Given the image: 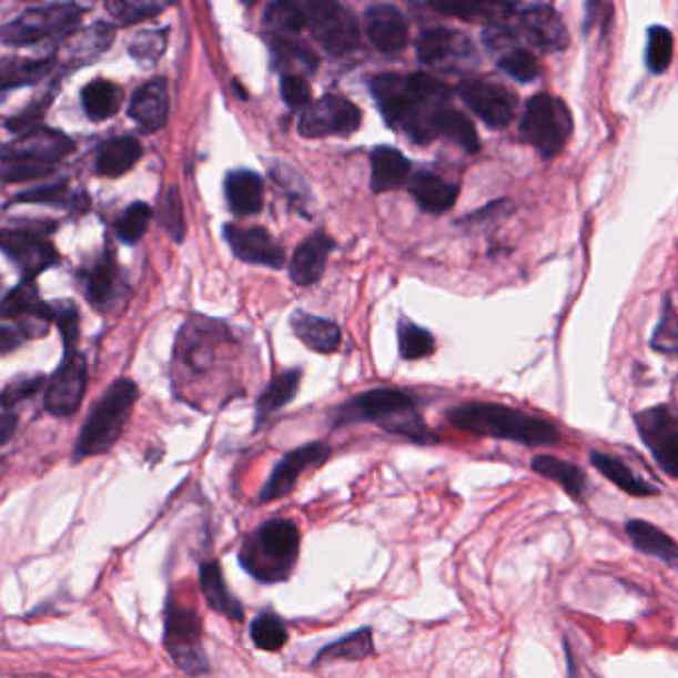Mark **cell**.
Here are the masks:
<instances>
[{
    "label": "cell",
    "instance_id": "cell-1",
    "mask_svg": "<svg viewBox=\"0 0 678 678\" xmlns=\"http://www.w3.org/2000/svg\"><path fill=\"white\" fill-rule=\"evenodd\" d=\"M374 100L392 130H401L412 142L426 145L438 138L436 122L446 105L452 104V90L428 72L378 74L371 82Z\"/></svg>",
    "mask_w": 678,
    "mask_h": 678
},
{
    "label": "cell",
    "instance_id": "cell-16",
    "mask_svg": "<svg viewBox=\"0 0 678 678\" xmlns=\"http://www.w3.org/2000/svg\"><path fill=\"white\" fill-rule=\"evenodd\" d=\"M4 255L20 269L24 281L39 277L42 271L57 265L58 253L42 233L37 230H7L0 235Z\"/></svg>",
    "mask_w": 678,
    "mask_h": 678
},
{
    "label": "cell",
    "instance_id": "cell-57",
    "mask_svg": "<svg viewBox=\"0 0 678 678\" xmlns=\"http://www.w3.org/2000/svg\"><path fill=\"white\" fill-rule=\"evenodd\" d=\"M17 424H19V418L12 412L4 411L2 421H0V444H9L12 434L17 431Z\"/></svg>",
    "mask_w": 678,
    "mask_h": 678
},
{
    "label": "cell",
    "instance_id": "cell-28",
    "mask_svg": "<svg viewBox=\"0 0 678 678\" xmlns=\"http://www.w3.org/2000/svg\"><path fill=\"white\" fill-rule=\"evenodd\" d=\"M371 190L374 193L394 192L411 180V162L404 153L388 145L374 148L371 153Z\"/></svg>",
    "mask_w": 678,
    "mask_h": 678
},
{
    "label": "cell",
    "instance_id": "cell-13",
    "mask_svg": "<svg viewBox=\"0 0 678 678\" xmlns=\"http://www.w3.org/2000/svg\"><path fill=\"white\" fill-rule=\"evenodd\" d=\"M361 124H363V112L358 105L346 98L326 94L303 112L298 122V132L303 138L311 140L328 138V135L346 138L354 134Z\"/></svg>",
    "mask_w": 678,
    "mask_h": 678
},
{
    "label": "cell",
    "instance_id": "cell-46",
    "mask_svg": "<svg viewBox=\"0 0 678 678\" xmlns=\"http://www.w3.org/2000/svg\"><path fill=\"white\" fill-rule=\"evenodd\" d=\"M273 52L279 64L296 67L301 72L313 74L318 67L315 52L305 42L296 39H273Z\"/></svg>",
    "mask_w": 678,
    "mask_h": 678
},
{
    "label": "cell",
    "instance_id": "cell-51",
    "mask_svg": "<svg viewBox=\"0 0 678 678\" xmlns=\"http://www.w3.org/2000/svg\"><path fill=\"white\" fill-rule=\"evenodd\" d=\"M165 44H168L165 30H144L130 40L128 50L138 62L153 64L158 58L162 57Z\"/></svg>",
    "mask_w": 678,
    "mask_h": 678
},
{
    "label": "cell",
    "instance_id": "cell-41",
    "mask_svg": "<svg viewBox=\"0 0 678 678\" xmlns=\"http://www.w3.org/2000/svg\"><path fill=\"white\" fill-rule=\"evenodd\" d=\"M249 637L259 650L277 652L287 645L289 630L283 619L273 611L261 613L249 627Z\"/></svg>",
    "mask_w": 678,
    "mask_h": 678
},
{
    "label": "cell",
    "instance_id": "cell-32",
    "mask_svg": "<svg viewBox=\"0 0 678 678\" xmlns=\"http://www.w3.org/2000/svg\"><path fill=\"white\" fill-rule=\"evenodd\" d=\"M142 158V145L132 135H118L98 150L97 172L104 178H120Z\"/></svg>",
    "mask_w": 678,
    "mask_h": 678
},
{
    "label": "cell",
    "instance_id": "cell-20",
    "mask_svg": "<svg viewBox=\"0 0 678 678\" xmlns=\"http://www.w3.org/2000/svg\"><path fill=\"white\" fill-rule=\"evenodd\" d=\"M0 313L4 318H19L22 333L27 336H44L50 321H54L52 306L40 301L39 291L32 281H24L12 289L2 301Z\"/></svg>",
    "mask_w": 678,
    "mask_h": 678
},
{
    "label": "cell",
    "instance_id": "cell-29",
    "mask_svg": "<svg viewBox=\"0 0 678 678\" xmlns=\"http://www.w3.org/2000/svg\"><path fill=\"white\" fill-rule=\"evenodd\" d=\"M589 459H591L593 468L630 497L659 496V487L640 478L639 474H635V469L630 468L629 464H625L621 458L605 454V452H591Z\"/></svg>",
    "mask_w": 678,
    "mask_h": 678
},
{
    "label": "cell",
    "instance_id": "cell-33",
    "mask_svg": "<svg viewBox=\"0 0 678 678\" xmlns=\"http://www.w3.org/2000/svg\"><path fill=\"white\" fill-rule=\"evenodd\" d=\"M517 4L512 2H434L432 9L446 17H456L476 24H496L514 17Z\"/></svg>",
    "mask_w": 678,
    "mask_h": 678
},
{
    "label": "cell",
    "instance_id": "cell-58",
    "mask_svg": "<svg viewBox=\"0 0 678 678\" xmlns=\"http://www.w3.org/2000/svg\"><path fill=\"white\" fill-rule=\"evenodd\" d=\"M20 333H17L14 328H10V326H2V331H0V351L7 354L14 348V346H19Z\"/></svg>",
    "mask_w": 678,
    "mask_h": 678
},
{
    "label": "cell",
    "instance_id": "cell-24",
    "mask_svg": "<svg viewBox=\"0 0 678 678\" xmlns=\"http://www.w3.org/2000/svg\"><path fill=\"white\" fill-rule=\"evenodd\" d=\"M200 589L211 611L223 615V617H227L231 621L243 623V619H245V607L230 591L217 559L201 561Z\"/></svg>",
    "mask_w": 678,
    "mask_h": 678
},
{
    "label": "cell",
    "instance_id": "cell-10",
    "mask_svg": "<svg viewBox=\"0 0 678 678\" xmlns=\"http://www.w3.org/2000/svg\"><path fill=\"white\" fill-rule=\"evenodd\" d=\"M308 29L313 32L321 49L328 54L344 57L353 52L358 42V27L353 12L338 2H306Z\"/></svg>",
    "mask_w": 678,
    "mask_h": 678
},
{
    "label": "cell",
    "instance_id": "cell-47",
    "mask_svg": "<svg viewBox=\"0 0 678 678\" xmlns=\"http://www.w3.org/2000/svg\"><path fill=\"white\" fill-rule=\"evenodd\" d=\"M497 67L502 68V72H506L507 77L514 78L522 84H529L542 74L537 57L524 49L509 50L506 54H502L497 60Z\"/></svg>",
    "mask_w": 678,
    "mask_h": 678
},
{
    "label": "cell",
    "instance_id": "cell-4",
    "mask_svg": "<svg viewBox=\"0 0 678 678\" xmlns=\"http://www.w3.org/2000/svg\"><path fill=\"white\" fill-rule=\"evenodd\" d=\"M348 422H373L383 431L408 438L416 444L438 442L436 434L424 424L416 402L396 388H374L346 402L336 412V426Z\"/></svg>",
    "mask_w": 678,
    "mask_h": 678
},
{
    "label": "cell",
    "instance_id": "cell-45",
    "mask_svg": "<svg viewBox=\"0 0 678 678\" xmlns=\"http://www.w3.org/2000/svg\"><path fill=\"white\" fill-rule=\"evenodd\" d=\"M152 208L142 201H135L130 208H125L120 220L115 221V235L125 245H135L142 240L150 221H152Z\"/></svg>",
    "mask_w": 678,
    "mask_h": 678
},
{
    "label": "cell",
    "instance_id": "cell-26",
    "mask_svg": "<svg viewBox=\"0 0 678 678\" xmlns=\"http://www.w3.org/2000/svg\"><path fill=\"white\" fill-rule=\"evenodd\" d=\"M408 190L422 210L434 213V215L452 210L459 195V188L456 183L448 182L431 172L414 173L408 183Z\"/></svg>",
    "mask_w": 678,
    "mask_h": 678
},
{
    "label": "cell",
    "instance_id": "cell-52",
    "mask_svg": "<svg viewBox=\"0 0 678 678\" xmlns=\"http://www.w3.org/2000/svg\"><path fill=\"white\" fill-rule=\"evenodd\" d=\"M281 97L285 100V104L293 110H301V108H308L311 105V84L303 74H283L281 80Z\"/></svg>",
    "mask_w": 678,
    "mask_h": 678
},
{
    "label": "cell",
    "instance_id": "cell-50",
    "mask_svg": "<svg viewBox=\"0 0 678 678\" xmlns=\"http://www.w3.org/2000/svg\"><path fill=\"white\" fill-rule=\"evenodd\" d=\"M650 344L657 353L678 354V315L677 311L670 305L669 298L665 303L659 325L652 333Z\"/></svg>",
    "mask_w": 678,
    "mask_h": 678
},
{
    "label": "cell",
    "instance_id": "cell-2",
    "mask_svg": "<svg viewBox=\"0 0 678 678\" xmlns=\"http://www.w3.org/2000/svg\"><path fill=\"white\" fill-rule=\"evenodd\" d=\"M448 422L472 436L507 439L524 446H557L561 434L554 424L529 412L496 402H466L448 412Z\"/></svg>",
    "mask_w": 678,
    "mask_h": 678
},
{
    "label": "cell",
    "instance_id": "cell-40",
    "mask_svg": "<svg viewBox=\"0 0 678 678\" xmlns=\"http://www.w3.org/2000/svg\"><path fill=\"white\" fill-rule=\"evenodd\" d=\"M118 287V265L115 259L105 253L87 275V296L92 306H104L112 301Z\"/></svg>",
    "mask_w": 678,
    "mask_h": 678
},
{
    "label": "cell",
    "instance_id": "cell-7",
    "mask_svg": "<svg viewBox=\"0 0 678 678\" xmlns=\"http://www.w3.org/2000/svg\"><path fill=\"white\" fill-rule=\"evenodd\" d=\"M574 134V115L561 98L539 92L527 100L526 110L519 122V135L526 144L551 160L564 152Z\"/></svg>",
    "mask_w": 678,
    "mask_h": 678
},
{
    "label": "cell",
    "instance_id": "cell-3",
    "mask_svg": "<svg viewBox=\"0 0 678 678\" xmlns=\"http://www.w3.org/2000/svg\"><path fill=\"white\" fill-rule=\"evenodd\" d=\"M301 555V532L293 519L273 517L241 542V569L263 585L287 581Z\"/></svg>",
    "mask_w": 678,
    "mask_h": 678
},
{
    "label": "cell",
    "instance_id": "cell-18",
    "mask_svg": "<svg viewBox=\"0 0 678 678\" xmlns=\"http://www.w3.org/2000/svg\"><path fill=\"white\" fill-rule=\"evenodd\" d=\"M416 52L422 64L428 67L454 68L476 60V49L468 34L446 27L422 30Z\"/></svg>",
    "mask_w": 678,
    "mask_h": 678
},
{
    "label": "cell",
    "instance_id": "cell-17",
    "mask_svg": "<svg viewBox=\"0 0 678 678\" xmlns=\"http://www.w3.org/2000/svg\"><path fill=\"white\" fill-rule=\"evenodd\" d=\"M88 386V366L82 354L62 361L58 373L50 378L44 394V408L57 418H70L84 401Z\"/></svg>",
    "mask_w": 678,
    "mask_h": 678
},
{
    "label": "cell",
    "instance_id": "cell-53",
    "mask_svg": "<svg viewBox=\"0 0 678 678\" xmlns=\"http://www.w3.org/2000/svg\"><path fill=\"white\" fill-rule=\"evenodd\" d=\"M52 92H49L47 97L39 100V102H34V104H30L27 110H22L19 115H12L9 118L4 125H7V130L12 132V134L24 135L32 132V130H37L40 128V120H42V115H44V110H47V105H50L52 102Z\"/></svg>",
    "mask_w": 678,
    "mask_h": 678
},
{
    "label": "cell",
    "instance_id": "cell-27",
    "mask_svg": "<svg viewBox=\"0 0 678 678\" xmlns=\"http://www.w3.org/2000/svg\"><path fill=\"white\" fill-rule=\"evenodd\" d=\"M625 534L629 537L630 544L635 545V549H639L640 554L660 559V561L678 569V542L672 539L667 532H662L660 527L652 526V524L642 522V519H629L625 524Z\"/></svg>",
    "mask_w": 678,
    "mask_h": 678
},
{
    "label": "cell",
    "instance_id": "cell-36",
    "mask_svg": "<svg viewBox=\"0 0 678 678\" xmlns=\"http://www.w3.org/2000/svg\"><path fill=\"white\" fill-rule=\"evenodd\" d=\"M263 24L273 39H295L301 30L308 27L306 4L273 2L263 14Z\"/></svg>",
    "mask_w": 678,
    "mask_h": 678
},
{
    "label": "cell",
    "instance_id": "cell-14",
    "mask_svg": "<svg viewBox=\"0 0 678 678\" xmlns=\"http://www.w3.org/2000/svg\"><path fill=\"white\" fill-rule=\"evenodd\" d=\"M514 19L519 39L527 40L534 49L561 52L569 47V30L554 7L544 2L517 4Z\"/></svg>",
    "mask_w": 678,
    "mask_h": 678
},
{
    "label": "cell",
    "instance_id": "cell-48",
    "mask_svg": "<svg viewBox=\"0 0 678 678\" xmlns=\"http://www.w3.org/2000/svg\"><path fill=\"white\" fill-rule=\"evenodd\" d=\"M165 9H168V4L150 2V0H112V2H105V10L120 24H134L140 20L152 19Z\"/></svg>",
    "mask_w": 678,
    "mask_h": 678
},
{
    "label": "cell",
    "instance_id": "cell-11",
    "mask_svg": "<svg viewBox=\"0 0 678 678\" xmlns=\"http://www.w3.org/2000/svg\"><path fill=\"white\" fill-rule=\"evenodd\" d=\"M458 97L492 130H504L512 124L519 104L509 88L486 78L462 80Z\"/></svg>",
    "mask_w": 678,
    "mask_h": 678
},
{
    "label": "cell",
    "instance_id": "cell-49",
    "mask_svg": "<svg viewBox=\"0 0 678 678\" xmlns=\"http://www.w3.org/2000/svg\"><path fill=\"white\" fill-rule=\"evenodd\" d=\"M52 313H54V323L60 328L64 351H67L64 361H68V358L77 356V344L78 338H80V315H78L77 305L70 303V301H60L57 305H52Z\"/></svg>",
    "mask_w": 678,
    "mask_h": 678
},
{
    "label": "cell",
    "instance_id": "cell-30",
    "mask_svg": "<svg viewBox=\"0 0 678 678\" xmlns=\"http://www.w3.org/2000/svg\"><path fill=\"white\" fill-rule=\"evenodd\" d=\"M532 469L542 478L551 479L564 489L567 496L577 504H585L587 496V474L585 469L575 466L567 459L555 458L547 454H539L532 459Z\"/></svg>",
    "mask_w": 678,
    "mask_h": 678
},
{
    "label": "cell",
    "instance_id": "cell-37",
    "mask_svg": "<svg viewBox=\"0 0 678 678\" xmlns=\"http://www.w3.org/2000/svg\"><path fill=\"white\" fill-rule=\"evenodd\" d=\"M438 138L448 140L452 144L459 145L464 152L476 153L479 150L478 132L469 122L466 114H462L454 105L449 104L439 112L436 122Z\"/></svg>",
    "mask_w": 678,
    "mask_h": 678
},
{
    "label": "cell",
    "instance_id": "cell-42",
    "mask_svg": "<svg viewBox=\"0 0 678 678\" xmlns=\"http://www.w3.org/2000/svg\"><path fill=\"white\" fill-rule=\"evenodd\" d=\"M49 60H30V58H4L2 60V90L27 87L49 77Z\"/></svg>",
    "mask_w": 678,
    "mask_h": 678
},
{
    "label": "cell",
    "instance_id": "cell-54",
    "mask_svg": "<svg viewBox=\"0 0 678 678\" xmlns=\"http://www.w3.org/2000/svg\"><path fill=\"white\" fill-rule=\"evenodd\" d=\"M42 383H44L42 376H20V378L10 381V383L4 386L2 396H0L2 408H4V411H10V408L17 406L19 402L27 401L32 394L39 392Z\"/></svg>",
    "mask_w": 678,
    "mask_h": 678
},
{
    "label": "cell",
    "instance_id": "cell-35",
    "mask_svg": "<svg viewBox=\"0 0 678 678\" xmlns=\"http://www.w3.org/2000/svg\"><path fill=\"white\" fill-rule=\"evenodd\" d=\"M82 108L90 120L102 122L118 114L124 102V92L110 80H92L82 88Z\"/></svg>",
    "mask_w": 678,
    "mask_h": 678
},
{
    "label": "cell",
    "instance_id": "cell-19",
    "mask_svg": "<svg viewBox=\"0 0 678 678\" xmlns=\"http://www.w3.org/2000/svg\"><path fill=\"white\" fill-rule=\"evenodd\" d=\"M223 237L227 241L233 255L243 263L269 269L285 267V251L263 227L225 225Z\"/></svg>",
    "mask_w": 678,
    "mask_h": 678
},
{
    "label": "cell",
    "instance_id": "cell-5",
    "mask_svg": "<svg viewBox=\"0 0 678 678\" xmlns=\"http://www.w3.org/2000/svg\"><path fill=\"white\" fill-rule=\"evenodd\" d=\"M138 386L130 378H118L97 406L88 414L82 431L78 434L77 446L72 452V462L102 456L114 448L115 442L122 438L125 424L130 421L138 402Z\"/></svg>",
    "mask_w": 678,
    "mask_h": 678
},
{
    "label": "cell",
    "instance_id": "cell-15",
    "mask_svg": "<svg viewBox=\"0 0 678 678\" xmlns=\"http://www.w3.org/2000/svg\"><path fill=\"white\" fill-rule=\"evenodd\" d=\"M74 150L68 135L52 128H37L29 134L19 135L14 142L4 145L2 163H27L40 168H54V163L64 160Z\"/></svg>",
    "mask_w": 678,
    "mask_h": 678
},
{
    "label": "cell",
    "instance_id": "cell-39",
    "mask_svg": "<svg viewBox=\"0 0 678 678\" xmlns=\"http://www.w3.org/2000/svg\"><path fill=\"white\" fill-rule=\"evenodd\" d=\"M114 40V30L110 29L104 22H98L90 27L87 32L77 34L68 42V58L72 64H84L88 60L102 54Z\"/></svg>",
    "mask_w": 678,
    "mask_h": 678
},
{
    "label": "cell",
    "instance_id": "cell-38",
    "mask_svg": "<svg viewBox=\"0 0 678 678\" xmlns=\"http://www.w3.org/2000/svg\"><path fill=\"white\" fill-rule=\"evenodd\" d=\"M301 376H303V373L298 368H293V371L279 374L277 378H273V383L269 384L267 391L259 396L257 424H261L271 414L281 411L283 406H287L289 402H293L296 392H298V386H301Z\"/></svg>",
    "mask_w": 678,
    "mask_h": 678
},
{
    "label": "cell",
    "instance_id": "cell-56",
    "mask_svg": "<svg viewBox=\"0 0 678 678\" xmlns=\"http://www.w3.org/2000/svg\"><path fill=\"white\" fill-rule=\"evenodd\" d=\"M19 203H42V205H64L68 201V183L58 182L50 185H42L37 190L20 193L19 198H14Z\"/></svg>",
    "mask_w": 678,
    "mask_h": 678
},
{
    "label": "cell",
    "instance_id": "cell-31",
    "mask_svg": "<svg viewBox=\"0 0 678 678\" xmlns=\"http://www.w3.org/2000/svg\"><path fill=\"white\" fill-rule=\"evenodd\" d=\"M291 328L296 338L303 341L313 353H335L343 341L341 328L336 323L321 316L308 315L305 311H296L295 315L291 316Z\"/></svg>",
    "mask_w": 678,
    "mask_h": 678
},
{
    "label": "cell",
    "instance_id": "cell-55",
    "mask_svg": "<svg viewBox=\"0 0 678 678\" xmlns=\"http://www.w3.org/2000/svg\"><path fill=\"white\" fill-rule=\"evenodd\" d=\"M162 223L173 240L182 241L183 233H185V223H183L182 200H180L178 190H170L163 198Z\"/></svg>",
    "mask_w": 678,
    "mask_h": 678
},
{
    "label": "cell",
    "instance_id": "cell-12",
    "mask_svg": "<svg viewBox=\"0 0 678 678\" xmlns=\"http://www.w3.org/2000/svg\"><path fill=\"white\" fill-rule=\"evenodd\" d=\"M331 454H333V449L325 442H311V444L287 452L275 464V468L271 472L265 486L261 487L257 504L265 506V504L289 496L295 489L298 478L308 469H318L321 466H325L331 458Z\"/></svg>",
    "mask_w": 678,
    "mask_h": 678
},
{
    "label": "cell",
    "instance_id": "cell-21",
    "mask_svg": "<svg viewBox=\"0 0 678 678\" xmlns=\"http://www.w3.org/2000/svg\"><path fill=\"white\" fill-rule=\"evenodd\" d=\"M364 30L383 54H398L408 44V22L394 4H371L364 12Z\"/></svg>",
    "mask_w": 678,
    "mask_h": 678
},
{
    "label": "cell",
    "instance_id": "cell-43",
    "mask_svg": "<svg viewBox=\"0 0 678 678\" xmlns=\"http://www.w3.org/2000/svg\"><path fill=\"white\" fill-rule=\"evenodd\" d=\"M398 346H401L402 358L418 361L434 353L436 341L431 331L402 318L398 325Z\"/></svg>",
    "mask_w": 678,
    "mask_h": 678
},
{
    "label": "cell",
    "instance_id": "cell-8",
    "mask_svg": "<svg viewBox=\"0 0 678 678\" xmlns=\"http://www.w3.org/2000/svg\"><path fill=\"white\" fill-rule=\"evenodd\" d=\"M88 9L80 4H44L24 10L2 29V42L12 47H29L44 40L64 37L77 29Z\"/></svg>",
    "mask_w": 678,
    "mask_h": 678
},
{
    "label": "cell",
    "instance_id": "cell-9",
    "mask_svg": "<svg viewBox=\"0 0 678 678\" xmlns=\"http://www.w3.org/2000/svg\"><path fill=\"white\" fill-rule=\"evenodd\" d=\"M639 438L667 476L678 479V411L659 404L635 414Z\"/></svg>",
    "mask_w": 678,
    "mask_h": 678
},
{
    "label": "cell",
    "instance_id": "cell-44",
    "mask_svg": "<svg viewBox=\"0 0 678 678\" xmlns=\"http://www.w3.org/2000/svg\"><path fill=\"white\" fill-rule=\"evenodd\" d=\"M672 54H675V39L670 30L665 27H650L647 34V54H645L649 72L652 74L667 72L672 62Z\"/></svg>",
    "mask_w": 678,
    "mask_h": 678
},
{
    "label": "cell",
    "instance_id": "cell-25",
    "mask_svg": "<svg viewBox=\"0 0 678 678\" xmlns=\"http://www.w3.org/2000/svg\"><path fill=\"white\" fill-rule=\"evenodd\" d=\"M265 183L261 175L251 170H235L225 178V200L231 213L247 217L263 210Z\"/></svg>",
    "mask_w": 678,
    "mask_h": 678
},
{
    "label": "cell",
    "instance_id": "cell-34",
    "mask_svg": "<svg viewBox=\"0 0 678 678\" xmlns=\"http://www.w3.org/2000/svg\"><path fill=\"white\" fill-rule=\"evenodd\" d=\"M374 652H376V649H374L373 629L361 627V629L354 630L343 639L328 642L326 647L318 650L315 660H313V667H321L326 662H338V660L358 662V660L373 657Z\"/></svg>",
    "mask_w": 678,
    "mask_h": 678
},
{
    "label": "cell",
    "instance_id": "cell-6",
    "mask_svg": "<svg viewBox=\"0 0 678 678\" xmlns=\"http://www.w3.org/2000/svg\"><path fill=\"white\" fill-rule=\"evenodd\" d=\"M163 649L173 665L188 677L210 672V660L203 647V625L198 611L185 607L175 597H168L163 607Z\"/></svg>",
    "mask_w": 678,
    "mask_h": 678
},
{
    "label": "cell",
    "instance_id": "cell-23",
    "mask_svg": "<svg viewBox=\"0 0 678 678\" xmlns=\"http://www.w3.org/2000/svg\"><path fill=\"white\" fill-rule=\"evenodd\" d=\"M335 249V241L323 231H316L308 240L303 241L289 263L291 281L298 287H311L325 275L328 253Z\"/></svg>",
    "mask_w": 678,
    "mask_h": 678
},
{
    "label": "cell",
    "instance_id": "cell-22",
    "mask_svg": "<svg viewBox=\"0 0 678 678\" xmlns=\"http://www.w3.org/2000/svg\"><path fill=\"white\" fill-rule=\"evenodd\" d=\"M128 115L144 134L162 130L170 115L168 82L163 78H153L144 87L138 88L128 105Z\"/></svg>",
    "mask_w": 678,
    "mask_h": 678
}]
</instances>
